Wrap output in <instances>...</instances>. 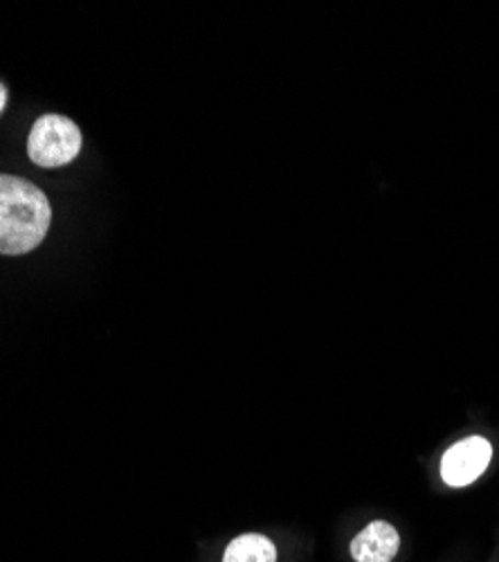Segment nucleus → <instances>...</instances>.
<instances>
[{
	"label": "nucleus",
	"mask_w": 499,
	"mask_h": 562,
	"mask_svg": "<svg viewBox=\"0 0 499 562\" xmlns=\"http://www.w3.org/2000/svg\"><path fill=\"white\" fill-rule=\"evenodd\" d=\"M53 223V205L25 178L0 173V255L19 257L36 250Z\"/></svg>",
	"instance_id": "f257e3e1"
},
{
	"label": "nucleus",
	"mask_w": 499,
	"mask_h": 562,
	"mask_svg": "<svg viewBox=\"0 0 499 562\" xmlns=\"http://www.w3.org/2000/svg\"><path fill=\"white\" fill-rule=\"evenodd\" d=\"M81 131L66 115H41L27 137V156L36 167L59 169L70 165L81 151Z\"/></svg>",
	"instance_id": "f03ea898"
},
{
	"label": "nucleus",
	"mask_w": 499,
	"mask_h": 562,
	"mask_svg": "<svg viewBox=\"0 0 499 562\" xmlns=\"http://www.w3.org/2000/svg\"><path fill=\"white\" fill-rule=\"evenodd\" d=\"M492 446L484 437H468L460 443L452 446L443 459H441V477L447 486H468L477 477L484 475V471L490 463Z\"/></svg>",
	"instance_id": "7ed1b4c3"
},
{
	"label": "nucleus",
	"mask_w": 499,
	"mask_h": 562,
	"mask_svg": "<svg viewBox=\"0 0 499 562\" xmlns=\"http://www.w3.org/2000/svg\"><path fill=\"white\" fill-rule=\"evenodd\" d=\"M400 536L389 522H372L351 540V558L355 562H392L398 553Z\"/></svg>",
	"instance_id": "20e7f679"
},
{
	"label": "nucleus",
	"mask_w": 499,
	"mask_h": 562,
	"mask_svg": "<svg viewBox=\"0 0 499 562\" xmlns=\"http://www.w3.org/2000/svg\"><path fill=\"white\" fill-rule=\"evenodd\" d=\"M223 562H277V549L265 536L246 533L225 549Z\"/></svg>",
	"instance_id": "39448f33"
},
{
	"label": "nucleus",
	"mask_w": 499,
	"mask_h": 562,
	"mask_svg": "<svg viewBox=\"0 0 499 562\" xmlns=\"http://www.w3.org/2000/svg\"><path fill=\"white\" fill-rule=\"evenodd\" d=\"M5 104H8V88H5L3 83H0V113H3Z\"/></svg>",
	"instance_id": "423d86ee"
}]
</instances>
